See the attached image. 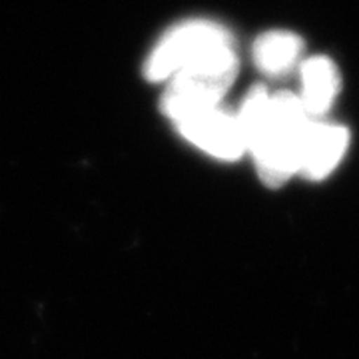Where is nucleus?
<instances>
[{"label":"nucleus","mask_w":359,"mask_h":359,"mask_svg":"<svg viewBox=\"0 0 359 359\" xmlns=\"http://www.w3.org/2000/svg\"><path fill=\"white\" fill-rule=\"evenodd\" d=\"M236 114L244 132L245 152L252 156L257 176L266 186L280 188L299 174L316 118L304 110L295 94H269L264 86H256L248 92Z\"/></svg>","instance_id":"obj_1"},{"label":"nucleus","mask_w":359,"mask_h":359,"mask_svg":"<svg viewBox=\"0 0 359 359\" xmlns=\"http://www.w3.org/2000/svg\"><path fill=\"white\" fill-rule=\"evenodd\" d=\"M233 50L228 28L212 20H186L156 42L144 62V74L154 82H168Z\"/></svg>","instance_id":"obj_2"},{"label":"nucleus","mask_w":359,"mask_h":359,"mask_svg":"<svg viewBox=\"0 0 359 359\" xmlns=\"http://www.w3.org/2000/svg\"><path fill=\"white\" fill-rule=\"evenodd\" d=\"M172 122L190 144L218 160L233 162L245 154L244 132L238 114H231L222 106L194 110Z\"/></svg>","instance_id":"obj_3"},{"label":"nucleus","mask_w":359,"mask_h":359,"mask_svg":"<svg viewBox=\"0 0 359 359\" xmlns=\"http://www.w3.org/2000/svg\"><path fill=\"white\" fill-rule=\"evenodd\" d=\"M349 146V130L341 124L316 118L311 122L299 174L308 180L327 178L339 166Z\"/></svg>","instance_id":"obj_4"},{"label":"nucleus","mask_w":359,"mask_h":359,"mask_svg":"<svg viewBox=\"0 0 359 359\" xmlns=\"http://www.w3.org/2000/svg\"><path fill=\"white\" fill-rule=\"evenodd\" d=\"M339 72L327 56H313L302 65L299 102L311 118H321L339 94Z\"/></svg>","instance_id":"obj_5"},{"label":"nucleus","mask_w":359,"mask_h":359,"mask_svg":"<svg viewBox=\"0 0 359 359\" xmlns=\"http://www.w3.org/2000/svg\"><path fill=\"white\" fill-rule=\"evenodd\" d=\"M254 62L266 76H283L302 60L304 40L287 30H271L262 34L254 44Z\"/></svg>","instance_id":"obj_6"}]
</instances>
